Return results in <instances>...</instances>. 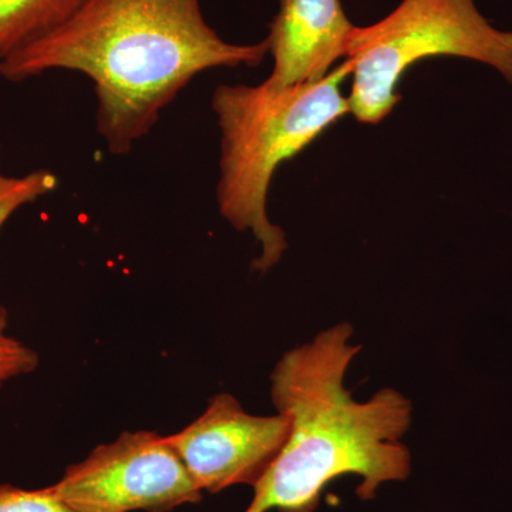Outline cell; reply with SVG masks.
<instances>
[{
    "label": "cell",
    "instance_id": "2",
    "mask_svg": "<svg viewBox=\"0 0 512 512\" xmlns=\"http://www.w3.org/2000/svg\"><path fill=\"white\" fill-rule=\"evenodd\" d=\"M352 336L350 323H338L276 363L272 403L289 419L288 439L245 512H313L326 485L349 474L362 478L357 497L373 500L380 485L412 473L402 443L412 402L392 387L367 402L353 399L345 377L362 346L349 345Z\"/></svg>",
    "mask_w": 512,
    "mask_h": 512
},
{
    "label": "cell",
    "instance_id": "8",
    "mask_svg": "<svg viewBox=\"0 0 512 512\" xmlns=\"http://www.w3.org/2000/svg\"><path fill=\"white\" fill-rule=\"evenodd\" d=\"M80 0H0V60L45 35Z\"/></svg>",
    "mask_w": 512,
    "mask_h": 512
},
{
    "label": "cell",
    "instance_id": "4",
    "mask_svg": "<svg viewBox=\"0 0 512 512\" xmlns=\"http://www.w3.org/2000/svg\"><path fill=\"white\" fill-rule=\"evenodd\" d=\"M441 56L487 64L512 84V32L494 28L474 0H402L386 18L350 33V114L379 124L402 100L397 87L409 67Z\"/></svg>",
    "mask_w": 512,
    "mask_h": 512
},
{
    "label": "cell",
    "instance_id": "6",
    "mask_svg": "<svg viewBox=\"0 0 512 512\" xmlns=\"http://www.w3.org/2000/svg\"><path fill=\"white\" fill-rule=\"evenodd\" d=\"M288 434L285 414L254 416L232 394L221 393L190 426L167 439L202 493L217 494L234 485L255 487Z\"/></svg>",
    "mask_w": 512,
    "mask_h": 512
},
{
    "label": "cell",
    "instance_id": "3",
    "mask_svg": "<svg viewBox=\"0 0 512 512\" xmlns=\"http://www.w3.org/2000/svg\"><path fill=\"white\" fill-rule=\"evenodd\" d=\"M350 74L352 66L345 59L318 82L222 84L212 94L221 130L218 208L237 231L254 235L261 252L252 268L261 274L274 268L288 249L284 229L272 224L266 211L276 170L350 113L342 93Z\"/></svg>",
    "mask_w": 512,
    "mask_h": 512
},
{
    "label": "cell",
    "instance_id": "5",
    "mask_svg": "<svg viewBox=\"0 0 512 512\" xmlns=\"http://www.w3.org/2000/svg\"><path fill=\"white\" fill-rule=\"evenodd\" d=\"M50 491L76 512H170L202 491L167 436L126 431L67 468Z\"/></svg>",
    "mask_w": 512,
    "mask_h": 512
},
{
    "label": "cell",
    "instance_id": "7",
    "mask_svg": "<svg viewBox=\"0 0 512 512\" xmlns=\"http://www.w3.org/2000/svg\"><path fill=\"white\" fill-rule=\"evenodd\" d=\"M350 22L340 0H279L266 36L274 86L312 83L328 76L348 52Z\"/></svg>",
    "mask_w": 512,
    "mask_h": 512
},
{
    "label": "cell",
    "instance_id": "1",
    "mask_svg": "<svg viewBox=\"0 0 512 512\" xmlns=\"http://www.w3.org/2000/svg\"><path fill=\"white\" fill-rule=\"evenodd\" d=\"M266 40L235 45L202 15L200 0H80L62 23L0 60V76L23 82L50 70L94 84L97 131L126 156L195 76L258 67Z\"/></svg>",
    "mask_w": 512,
    "mask_h": 512
},
{
    "label": "cell",
    "instance_id": "11",
    "mask_svg": "<svg viewBox=\"0 0 512 512\" xmlns=\"http://www.w3.org/2000/svg\"><path fill=\"white\" fill-rule=\"evenodd\" d=\"M0 512H76L63 503L49 487L25 490L0 484Z\"/></svg>",
    "mask_w": 512,
    "mask_h": 512
},
{
    "label": "cell",
    "instance_id": "10",
    "mask_svg": "<svg viewBox=\"0 0 512 512\" xmlns=\"http://www.w3.org/2000/svg\"><path fill=\"white\" fill-rule=\"evenodd\" d=\"M8 329V311L0 306V390L10 380L29 375L39 366V356L25 343L13 338Z\"/></svg>",
    "mask_w": 512,
    "mask_h": 512
},
{
    "label": "cell",
    "instance_id": "9",
    "mask_svg": "<svg viewBox=\"0 0 512 512\" xmlns=\"http://www.w3.org/2000/svg\"><path fill=\"white\" fill-rule=\"evenodd\" d=\"M57 187L59 178L52 171L36 170L22 177H10L3 173L0 165V229L20 208L45 197Z\"/></svg>",
    "mask_w": 512,
    "mask_h": 512
}]
</instances>
